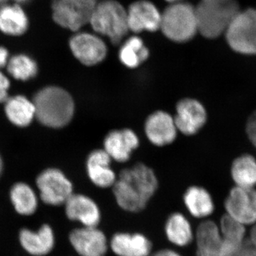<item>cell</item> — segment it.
Listing matches in <instances>:
<instances>
[{
	"mask_svg": "<svg viewBox=\"0 0 256 256\" xmlns=\"http://www.w3.org/2000/svg\"><path fill=\"white\" fill-rule=\"evenodd\" d=\"M159 188L154 170L138 163L120 173L112 188L116 204L121 210L130 214L143 212Z\"/></svg>",
	"mask_w": 256,
	"mask_h": 256,
	"instance_id": "1",
	"label": "cell"
},
{
	"mask_svg": "<svg viewBox=\"0 0 256 256\" xmlns=\"http://www.w3.org/2000/svg\"><path fill=\"white\" fill-rule=\"evenodd\" d=\"M33 102L35 117L47 127L63 128L73 118L75 112L73 98L62 88L42 89L35 96Z\"/></svg>",
	"mask_w": 256,
	"mask_h": 256,
	"instance_id": "2",
	"label": "cell"
},
{
	"mask_svg": "<svg viewBox=\"0 0 256 256\" xmlns=\"http://www.w3.org/2000/svg\"><path fill=\"white\" fill-rule=\"evenodd\" d=\"M195 10L198 33L213 40L224 34L240 9L238 0H200Z\"/></svg>",
	"mask_w": 256,
	"mask_h": 256,
	"instance_id": "3",
	"label": "cell"
},
{
	"mask_svg": "<svg viewBox=\"0 0 256 256\" xmlns=\"http://www.w3.org/2000/svg\"><path fill=\"white\" fill-rule=\"evenodd\" d=\"M90 24L96 34L108 37L114 45L122 44L130 32L127 10L116 0L99 1Z\"/></svg>",
	"mask_w": 256,
	"mask_h": 256,
	"instance_id": "4",
	"label": "cell"
},
{
	"mask_svg": "<svg viewBox=\"0 0 256 256\" xmlns=\"http://www.w3.org/2000/svg\"><path fill=\"white\" fill-rule=\"evenodd\" d=\"M160 30L170 41H190L198 32L195 6L184 2L170 4L161 13Z\"/></svg>",
	"mask_w": 256,
	"mask_h": 256,
	"instance_id": "5",
	"label": "cell"
},
{
	"mask_svg": "<svg viewBox=\"0 0 256 256\" xmlns=\"http://www.w3.org/2000/svg\"><path fill=\"white\" fill-rule=\"evenodd\" d=\"M229 47L240 54L256 55V9L240 10L226 30Z\"/></svg>",
	"mask_w": 256,
	"mask_h": 256,
	"instance_id": "6",
	"label": "cell"
},
{
	"mask_svg": "<svg viewBox=\"0 0 256 256\" xmlns=\"http://www.w3.org/2000/svg\"><path fill=\"white\" fill-rule=\"evenodd\" d=\"M99 0H53V18L57 24L77 32L90 24Z\"/></svg>",
	"mask_w": 256,
	"mask_h": 256,
	"instance_id": "7",
	"label": "cell"
},
{
	"mask_svg": "<svg viewBox=\"0 0 256 256\" xmlns=\"http://www.w3.org/2000/svg\"><path fill=\"white\" fill-rule=\"evenodd\" d=\"M36 186L44 203L53 206L65 204L73 195V184L60 170L50 168L36 178Z\"/></svg>",
	"mask_w": 256,
	"mask_h": 256,
	"instance_id": "8",
	"label": "cell"
},
{
	"mask_svg": "<svg viewBox=\"0 0 256 256\" xmlns=\"http://www.w3.org/2000/svg\"><path fill=\"white\" fill-rule=\"evenodd\" d=\"M70 246L78 256H106L109 239L98 226H79L69 233Z\"/></svg>",
	"mask_w": 256,
	"mask_h": 256,
	"instance_id": "9",
	"label": "cell"
},
{
	"mask_svg": "<svg viewBox=\"0 0 256 256\" xmlns=\"http://www.w3.org/2000/svg\"><path fill=\"white\" fill-rule=\"evenodd\" d=\"M69 46L74 57L87 66L100 64L108 54L105 42L96 34L78 32L70 38Z\"/></svg>",
	"mask_w": 256,
	"mask_h": 256,
	"instance_id": "10",
	"label": "cell"
},
{
	"mask_svg": "<svg viewBox=\"0 0 256 256\" xmlns=\"http://www.w3.org/2000/svg\"><path fill=\"white\" fill-rule=\"evenodd\" d=\"M227 215L245 225L256 224V190L235 186L225 201Z\"/></svg>",
	"mask_w": 256,
	"mask_h": 256,
	"instance_id": "11",
	"label": "cell"
},
{
	"mask_svg": "<svg viewBox=\"0 0 256 256\" xmlns=\"http://www.w3.org/2000/svg\"><path fill=\"white\" fill-rule=\"evenodd\" d=\"M66 216L80 226H98L102 220V210L98 204L82 194H75L64 205Z\"/></svg>",
	"mask_w": 256,
	"mask_h": 256,
	"instance_id": "12",
	"label": "cell"
},
{
	"mask_svg": "<svg viewBox=\"0 0 256 256\" xmlns=\"http://www.w3.org/2000/svg\"><path fill=\"white\" fill-rule=\"evenodd\" d=\"M174 119L178 132L185 136H193L206 124V109L200 101L186 98L176 104Z\"/></svg>",
	"mask_w": 256,
	"mask_h": 256,
	"instance_id": "13",
	"label": "cell"
},
{
	"mask_svg": "<svg viewBox=\"0 0 256 256\" xmlns=\"http://www.w3.org/2000/svg\"><path fill=\"white\" fill-rule=\"evenodd\" d=\"M110 250L116 256H150L153 244L146 234L119 232L109 239Z\"/></svg>",
	"mask_w": 256,
	"mask_h": 256,
	"instance_id": "14",
	"label": "cell"
},
{
	"mask_svg": "<svg viewBox=\"0 0 256 256\" xmlns=\"http://www.w3.org/2000/svg\"><path fill=\"white\" fill-rule=\"evenodd\" d=\"M161 13L151 2L148 0L134 2L127 9L130 31L138 34L160 30Z\"/></svg>",
	"mask_w": 256,
	"mask_h": 256,
	"instance_id": "15",
	"label": "cell"
},
{
	"mask_svg": "<svg viewBox=\"0 0 256 256\" xmlns=\"http://www.w3.org/2000/svg\"><path fill=\"white\" fill-rule=\"evenodd\" d=\"M144 132L152 144L163 146L174 142L178 130L173 116L165 111L158 110L146 118Z\"/></svg>",
	"mask_w": 256,
	"mask_h": 256,
	"instance_id": "16",
	"label": "cell"
},
{
	"mask_svg": "<svg viewBox=\"0 0 256 256\" xmlns=\"http://www.w3.org/2000/svg\"><path fill=\"white\" fill-rule=\"evenodd\" d=\"M140 144L139 138L128 128L114 130L108 133L104 141V150L111 159L118 162H126Z\"/></svg>",
	"mask_w": 256,
	"mask_h": 256,
	"instance_id": "17",
	"label": "cell"
},
{
	"mask_svg": "<svg viewBox=\"0 0 256 256\" xmlns=\"http://www.w3.org/2000/svg\"><path fill=\"white\" fill-rule=\"evenodd\" d=\"M20 246L32 256H44L54 248L56 236L54 229L48 224L42 225L37 230L23 228L18 233Z\"/></svg>",
	"mask_w": 256,
	"mask_h": 256,
	"instance_id": "18",
	"label": "cell"
},
{
	"mask_svg": "<svg viewBox=\"0 0 256 256\" xmlns=\"http://www.w3.org/2000/svg\"><path fill=\"white\" fill-rule=\"evenodd\" d=\"M110 156L104 149L95 150L89 154L86 160V172L89 180L100 188H112L117 176L111 168Z\"/></svg>",
	"mask_w": 256,
	"mask_h": 256,
	"instance_id": "19",
	"label": "cell"
},
{
	"mask_svg": "<svg viewBox=\"0 0 256 256\" xmlns=\"http://www.w3.org/2000/svg\"><path fill=\"white\" fill-rule=\"evenodd\" d=\"M164 234L172 246L183 248L194 242L195 230L188 216L182 212H174L165 220Z\"/></svg>",
	"mask_w": 256,
	"mask_h": 256,
	"instance_id": "20",
	"label": "cell"
},
{
	"mask_svg": "<svg viewBox=\"0 0 256 256\" xmlns=\"http://www.w3.org/2000/svg\"><path fill=\"white\" fill-rule=\"evenodd\" d=\"M194 242L196 244V256H220L223 238L220 226L213 220H202L195 229Z\"/></svg>",
	"mask_w": 256,
	"mask_h": 256,
	"instance_id": "21",
	"label": "cell"
},
{
	"mask_svg": "<svg viewBox=\"0 0 256 256\" xmlns=\"http://www.w3.org/2000/svg\"><path fill=\"white\" fill-rule=\"evenodd\" d=\"M183 203L188 214L197 220H206L214 213V202L206 188L192 186L183 195Z\"/></svg>",
	"mask_w": 256,
	"mask_h": 256,
	"instance_id": "22",
	"label": "cell"
},
{
	"mask_svg": "<svg viewBox=\"0 0 256 256\" xmlns=\"http://www.w3.org/2000/svg\"><path fill=\"white\" fill-rule=\"evenodd\" d=\"M218 226L223 238L220 256L233 255L245 244V226L227 214L222 217Z\"/></svg>",
	"mask_w": 256,
	"mask_h": 256,
	"instance_id": "23",
	"label": "cell"
},
{
	"mask_svg": "<svg viewBox=\"0 0 256 256\" xmlns=\"http://www.w3.org/2000/svg\"><path fill=\"white\" fill-rule=\"evenodd\" d=\"M28 18L20 5L0 6V30L6 34L18 36L28 28Z\"/></svg>",
	"mask_w": 256,
	"mask_h": 256,
	"instance_id": "24",
	"label": "cell"
},
{
	"mask_svg": "<svg viewBox=\"0 0 256 256\" xmlns=\"http://www.w3.org/2000/svg\"><path fill=\"white\" fill-rule=\"evenodd\" d=\"M5 112L12 124L25 127L31 124L35 117L34 105L33 101L24 96H14L5 101Z\"/></svg>",
	"mask_w": 256,
	"mask_h": 256,
	"instance_id": "25",
	"label": "cell"
},
{
	"mask_svg": "<svg viewBox=\"0 0 256 256\" xmlns=\"http://www.w3.org/2000/svg\"><path fill=\"white\" fill-rule=\"evenodd\" d=\"M150 52L142 38L132 36L122 44L119 50V60L128 68H137L149 58Z\"/></svg>",
	"mask_w": 256,
	"mask_h": 256,
	"instance_id": "26",
	"label": "cell"
},
{
	"mask_svg": "<svg viewBox=\"0 0 256 256\" xmlns=\"http://www.w3.org/2000/svg\"><path fill=\"white\" fill-rule=\"evenodd\" d=\"M10 200L15 212L20 215H33L38 208V202L33 188L23 182L15 184L10 192Z\"/></svg>",
	"mask_w": 256,
	"mask_h": 256,
	"instance_id": "27",
	"label": "cell"
},
{
	"mask_svg": "<svg viewBox=\"0 0 256 256\" xmlns=\"http://www.w3.org/2000/svg\"><path fill=\"white\" fill-rule=\"evenodd\" d=\"M232 176L237 186L254 188L256 185V160L249 154H244L234 160Z\"/></svg>",
	"mask_w": 256,
	"mask_h": 256,
	"instance_id": "28",
	"label": "cell"
},
{
	"mask_svg": "<svg viewBox=\"0 0 256 256\" xmlns=\"http://www.w3.org/2000/svg\"><path fill=\"white\" fill-rule=\"evenodd\" d=\"M8 70L10 75L16 80H28L36 75V62L28 56H14L8 60Z\"/></svg>",
	"mask_w": 256,
	"mask_h": 256,
	"instance_id": "29",
	"label": "cell"
},
{
	"mask_svg": "<svg viewBox=\"0 0 256 256\" xmlns=\"http://www.w3.org/2000/svg\"><path fill=\"white\" fill-rule=\"evenodd\" d=\"M248 137L256 148V110L250 116L246 124Z\"/></svg>",
	"mask_w": 256,
	"mask_h": 256,
	"instance_id": "30",
	"label": "cell"
},
{
	"mask_svg": "<svg viewBox=\"0 0 256 256\" xmlns=\"http://www.w3.org/2000/svg\"><path fill=\"white\" fill-rule=\"evenodd\" d=\"M10 85L9 79L0 72V102H5L8 100Z\"/></svg>",
	"mask_w": 256,
	"mask_h": 256,
	"instance_id": "31",
	"label": "cell"
},
{
	"mask_svg": "<svg viewBox=\"0 0 256 256\" xmlns=\"http://www.w3.org/2000/svg\"><path fill=\"white\" fill-rule=\"evenodd\" d=\"M230 256H256V249L252 244H244L235 254Z\"/></svg>",
	"mask_w": 256,
	"mask_h": 256,
	"instance_id": "32",
	"label": "cell"
},
{
	"mask_svg": "<svg viewBox=\"0 0 256 256\" xmlns=\"http://www.w3.org/2000/svg\"><path fill=\"white\" fill-rule=\"evenodd\" d=\"M150 256H184L176 249L172 248H164L153 252Z\"/></svg>",
	"mask_w": 256,
	"mask_h": 256,
	"instance_id": "33",
	"label": "cell"
},
{
	"mask_svg": "<svg viewBox=\"0 0 256 256\" xmlns=\"http://www.w3.org/2000/svg\"><path fill=\"white\" fill-rule=\"evenodd\" d=\"M9 53L4 47H0V68L8 64Z\"/></svg>",
	"mask_w": 256,
	"mask_h": 256,
	"instance_id": "34",
	"label": "cell"
},
{
	"mask_svg": "<svg viewBox=\"0 0 256 256\" xmlns=\"http://www.w3.org/2000/svg\"><path fill=\"white\" fill-rule=\"evenodd\" d=\"M250 244H252L256 249V224L255 226L252 228V235H250Z\"/></svg>",
	"mask_w": 256,
	"mask_h": 256,
	"instance_id": "35",
	"label": "cell"
},
{
	"mask_svg": "<svg viewBox=\"0 0 256 256\" xmlns=\"http://www.w3.org/2000/svg\"><path fill=\"white\" fill-rule=\"evenodd\" d=\"M165 1L168 2L170 4H172V3L180 2H182V0H165Z\"/></svg>",
	"mask_w": 256,
	"mask_h": 256,
	"instance_id": "36",
	"label": "cell"
},
{
	"mask_svg": "<svg viewBox=\"0 0 256 256\" xmlns=\"http://www.w3.org/2000/svg\"><path fill=\"white\" fill-rule=\"evenodd\" d=\"M2 168H3L2 160L1 156H0V176H1L2 172Z\"/></svg>",
	"mask_w": 256,
	"mask_h": 256,
	"instance_id": "37",
	"label": "cell"
},
{
	"mask_svg": "<svg viewBox=\"0 0 256 256\" xmlns=\"http://www.w3.org/2000/svg\"><path fill=\"white\" fill-rule=\"evenodd\" d=\"M15 2H16L18 3H24L26 2L28 0H14Z\"/></svg>",
	"mask_w": 256,
	"mask_h": 256,
	"instance_id": "38",
	"label": "cell"
},
{
	"mask_svg": "<svg viewBox=\"0 0 256 256\" xmlns=\"http://www.w3.org/2000/svg\"><path fill=\"white\" fill-rule=\"evenodd\" d=\"M8 0H0V5L5 4Z\"/></svg>",
	"mask_w": 256,
	"mask_h": 256,
	"instance_id": "39",
	"label": "cell"
}]
</instances>
